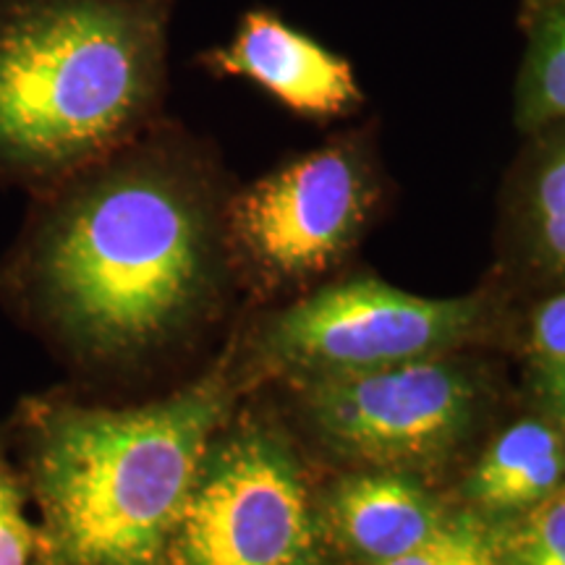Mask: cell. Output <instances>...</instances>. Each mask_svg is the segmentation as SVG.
I'll return each instance as SVG.
<instances>
[{
  "label": "cell",
  "instance_id": "cell-1",
  "mask_svg": "<svg viewBox=\"0 0 565 565\" xmlns=\"http://www.w3.org/2000/svg\"><path fill=\"white\" fill-rule=\"evenodd\" d=\"M225 200L181 141L145 134L38 192L0 294L63 356L134 364L194 328L215 294Z\"/></svg>",
  "mask_w": 565,
  "mask_h": 565
},
{
  "label": "cell",
  "instance_id": "cell-3",
  "mask_svg": "<svg viewBox=\"0 0 565 565\" xmlns=\"http://www.w3.org/2000/svg\"><path fill=\"white\" fill-rule=\"evenodd\" d=\"M173 0H0V183L51 189L150 129Z\"/></svg>",
  "mask_w": 565,
  "mask_h": 565
},
{
  "label": "cell",
  "instance_id": "cell-2",
  "mask_svg": "<svg viewBox=\"0 0 565 565\" xmlns=\"http://www.w3.org/2000/svg\"><path fill=\"white\" fill-rule=\"evenodd\" d=\"M238 364L134 408L21 401L11 443L38 505V565H166L210 437L236 404Z\"/></svg>",
  "mask_w": 565,
  "mask_h": 565
},
{
  "label": "cell",
  "instance_id": "cell-8",
  "mask_svg": "<svg viewBox=\"0 0 565 565\" xmlns=\"http://www.w3.org/2000/svg\"><path fill=\"white\" fill-rule=\"evenodd\" d=\"M212 74L246 79L288 110L309 118H338L364 100L353 66L278 13H244L233 38L202 55Z\"/></svg>",
  "mask_w": 565,
  "mask_h": 565
},
{
  "label": "cell",
  "instance_id": "cell-17",
  "mask_svg": "<svg viewBox=\"0 0 565 565\" xmlns=\"http://www.w3.org/2000/svg\"><path fill=\"white\" fill-rule=\"evenodd\" d=\"M540 383H542V391H545L547 404L553 406L557 424L565 429V364L542 366Z\"/></svg>",
  "mask_w": 565,
  "mask_h": 565
},
{
  "label": "cell",
  "instance_id": "cell-10",
  "mask_svg": "<svg viewBox=\"0 0 565 565\" xmlns=\"http://www.w3.org/2000/svg\"><path fill=\"white\" fill-rule=\"evenodd\" d=\"M565 484V429L521 419L503 429L471 469L463 494L484 513H526Z\"/></svg>",
  "mask_w": 565,
  "mask_h": 565
},
{
  "label": "cell",
  "instance_id": "cell-14",
  "mask_svg": "<svg viewBox=\"0 0 565 565\" xmlns=\"http://www.w3.org/2000/svg\"><path fill=\"white\" fill-rule=\"evenodd\" d=\"M500 565H565V484L500 534Z\"/></svg>",
  "mask_w": 565,
  "mask_h": 565
},
{
  "label": "cell",
  "instance_id": "cell-13",
  "mask_svg": "<svg viewBox=\"0 0 565 565\" xmlns=\"http://www.w3.org/2000/svg\"><path fill=\"white\" fill-rule=\"evenodd\" d=\"M374 565H500V534L479 513L448 515L419 547Z\"/></svg>",
  "mask_w": 565,
  "mask_h": 565
},
{
  "label": "cell",
  "instance_id": "cell-11",
  "mask_svg": "<svg viewBox=\"0 0 565 565\" xmlns=\"http://www.w3.org/2000/svg\"><path fill=\"white\" fill-rule=\"evenodd\" d=\"M515 215L536 263L565 275V131L547 134L529 152L515 189Z\"/></svg>",
  "mask_w": 565,
  "mask_h": 565
},
{
  "label": "cell",
  "instance_id": "cell-12",
  "mask_svg": "<svg viewBox=\"0 0 565 565\" xmlns=\"http://www.w3.org/2000/svg\"><path fill=\"white\" fill-rule=\"evenodd\" d=\"M529 47L515 87V121L540 131L565 121V0L524 19Z\"/></svg>",
  "mask_w": 565,
  "mask_h": 565
},
{
  "label": "cell",
  "instance_id": "cell-5",
  "mask_svg": "<svg viewBox=\"0 0 565 565\" xmlns=\"http://www.w3.org/2000/svg\"><path fill=\"white\" fill-rule=\"evenodd\" d=\"M482 322L479 296L429 299L353 278L275 315L257 349L259 362L270 370L312 380L445 356L475 338Z\"/></svg>",
  "mask_w": 565,
  "mask_h": 565
},
{
  "label": "cell",
  "instance_id": "cell-4",
  "mask_svg": "<svg viewBox=\"0 0 565 565\" xmlns=\"http://www.w3.org/2000/svg\"><path fill=\"white\" fill-rule=\"evenodd\" d=\"M320 521L286 440L231 416L210 437L166 565H320Z\"/></svg>",
  "mask_w": 565,
  "mask_h": 565
},
{
  "label": "cell",
  "instance_id": "cell-18",
  "mask_svg": "<svg viewBox=\"0 0 565 565\" xmlns=\"http://www.w3.org/2000/svg\"><path fill=\"white\" fill-rule=\"evenodd\" d=\"M557 3V0H524V19L532 17V13L547 9V6Z\"/></svg>",
  "mask_w": 565,
  "mask_h": 565
},
{
  "label": "cell",
  "instance_id": "cell-16",
  "mask_svg": "<svg viewBox=\"0 0 565 565\" xmlns=\"http://www.w3.org/2000/svg\"><path fill=\"white\" fill-rule=\"evenodd\" d=\"M529 351L540 366L565 364V291L542 303L532 317Z\"/></svg>",
  "mask_w": 565,
  "mask_h": 565
},
{
  "label": "cell",
  "instance_id": "cell-15",
  "mask_svg": "<svg viewBox=\"0 0 565 565\" xmlns=\"http://www.w3.org/2000/svg\"><path fill=\"white\" fill-rule=\"evenodd\" d=\"M6 445L0 435V565H38L40 534L26 508L30 490Z\"/></svg>",
  "mask_w": 565,
  "mask_h": 565
},
{
  "label": "cell",
  "instance_id": "cell-6",
  "mask_svg": "<svg viewBox=\"0 0 565 565\" xmlns=\"http://www.w3.org/2000/svg\"><path fill=\"white\" fill-rule=\"evenodd\" d=\"M377 196L362 141H330L231 194L225 244L267 278H309L330 270L362 238Z\"/></svg>",
  "mask_w": 565,
  "mask_h": 565
},
{
  "label": "cell",
  "instance_id": "cell-9",
  "mask_svg": "<svg viewBox=\"0 0 565 565\" xmlns=\"http://www.w3.org/2000/svg\"><path fill=\"white\" fill-rule=\"evenodd\" d=\"M330 529L353 555L383 563L427 542L448 515L404 471L343 477L328 494Z\"/></svg>",
  "mask_w": 565,
  "mask_h": 565
},
{
  "label": "cell",
  "instance_id": "cell-7",
  "mask_svg": "<svg viewBox=\"0 0 565 565\" xmlns=\"http://www.w3.org/2000/svg\"><path fill=\"white\" fill-rule=\"evenodd\" d=\"M301 412L330 448L387 471L427 469L471 429L479 391L445 356L303 380Z\"/></svg>",
  "mask_w": 565,
  "mask_h": 565
}]
</instances>
